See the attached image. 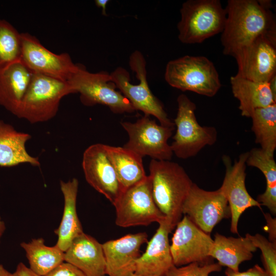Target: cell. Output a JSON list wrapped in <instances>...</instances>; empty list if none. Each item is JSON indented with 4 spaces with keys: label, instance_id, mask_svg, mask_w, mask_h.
<instances>
[{
    "label": "cell",
    "instance_id": "1",
    "mask_svg": "<svg viewBox=\"0 0 276 276\" xmlns=\"http://www.w3.org/2000/svg\"><path fill=\"white\" fill-rule=\"evenodd\" d=\"M221 32L223 53L235 58L260 35L276 30L270 10L256 0H228Z\"/></svg>",
    "mask_w": 276,
    "mask_h": 276
},
{
    "label": "cell",
    "instance_id": "2",
    "mask_svg": "<svg viewBox=\"0 0 276 276\" xmlns=\"http://www.w3.org/2000/svg\"><path fill=\"white\" fill-rule=\"evenodd\" d=\"M149 177L154 202L172 231L182 216V209L193 182L178 164L151 159Z\"/></svg>",
    "mask_w": 276,
    "mask_h": 276
},
{
    "label": "cell",
    "instance_id": "3",
    "mask_svg": "<svg viewBox=\"0 0 276 276\" xmlns=\"http://www.w3.org/2000/svg\"><path fill=\"white\" fill-rule=\"evenodd\" d=\"M129 65L139 80L137 84L130 82L129 73L123 67H118L110 75L119 91L130 102L135 110L142 111L145 116H154L163 126L174 127L160 101L151 92L147 81L146 61L139 51L130 55Z\"/></svg>",
    "mask_w": 276,
    "mask_h": 276
},
{
    "label": "cell",
    "instance_id": "4",
    "mask_svg": "<svg viewBox=\"0 0 276 276\" xmlns=\"http://www.w3.org/2000/svg\"><path fill=\"white\" fill-rule=\"evenodd\" d=\"M165 79L171 86L212 97L221 87L213 63L202 56L186 55L170 60L166 67Z\"/></svg>",
    "mask_w": 276,
    "mask_h": 276
},
{
    "label": "cell",
    "instance_id": "5",
    "mask_svg": "<svg viewBox=\"0 0 276 276\" xmlns=\"http://www.w3.org/2000/svg\"><path fill=\"white\" fill-rule=\"evenodd\" d=\"M179 40L185 44L200 43L221 33L226 13L219 0H188L180 10Z\"/></svg>",
    "mask_w": 276,
    "mask_h": 276
},
{
    "label": "cell",
    "instance_id": "6",
    "mask_svg": "<svg viewBox=\"0 0 276 276\" xmlns=\"http://www.w3.org/2000/svg\"><path fill=\"white\" fill-rule=\"evenodd\" d=\"M71 94L68 82L33 73L16 117L32 124L48 121L56 115L62 98Z\"/></svg>",
    "mask_w": 276,
    "mask_h": 276
},
{
    "label": "cell",
    "instance_id": "7",
    "mask_svg": "<svg viewBox=\"0 0 276 276\" xmlns=\"http://www.w3.org/2000/svg\"><path fill=\"white\" fill-rule=\"evenodd\" d=\"M178 111L174 120L176 131L170 145L178 158L187 159L196 155L204 147L212 146L217 140V130L213 126H202L198 122L196 104L186 95L177 97Z\"/></svg>",
    "mask_w": 276,
    "mask_h": 276
},
{
    "label": "cell",
    "instance_id": "8",
    "mask_svg": "<svg viewBox=\"0 0 276 276\" xmlns=\"http://www.w3.org/2000/svg\"><path fill=\"white\" fill-rule=\"evenodd\" d=\"M73 94L79 93L81 103L90 106H106L114 113H132L135 111L129 100L116 90L110 74L105 71L91 73L80 64L77 73L68 82Z\"/></svg>",
    "mask_w": 276,
    "mask_h": 276
},
{
    "label": "cell",
    "instance_id": "9",
    "mask_svg": "<svg viewBox=\"0 0 276 276\" xmlns=\"http://www.w3.org/2000/svg\"><path fill=\"white\" fill-rule=\"evenodd\" d=\"M113 205L116 209L115 222L120 227L147 226L153 222L159 224L165 221L164 215L153 200L148 175L124 189Z\"/></svg>",
    "mask_w": 276,
    "mask_h": 276
},
{
    "label": "cell",
    "instance_id": "10",
    "mask_svg": "<svg viewBox=\"0 0 276 276\" xmlns=\"http://www.w3.org/2000/svg\"><path fill=\"white\" fill-rule=\"evenodd\" d=\"M121 124L129 137L123 147L142 158L149 156L152 159L171 160L173 153L168 141L174 127L158 125L145 115L134 123L122 122Z\"/></svg>",
    "mask_w": 276,
    "mask_h": 276
},
{
    "label": "cell",
    "instance_id": "11",
    "mask_svg": "<svg viewBox=\"0 0 276 276\" xmlns=\"http://www.w3.org/2000/svg\"><path fill=\"white\" fill-rule=\"evenodd\" d=\"M21 62L33 73L68 82L80 64L75 63L70 55L57 54L44 47L34 36L21 33Z\"/></svg>",
    "mask_w": 276,
    "mask_h": 276
},
{
    "label": "cell",
    "instance_id": "12",
    "mask_svg": "<svg viewBox=\"0 0 276 276\" xmlns=\"http://www.w3.org/2000/svg\"><path fill=\"white\" fill-rule=\"evenodd\" d=\"M236 75L256 82H268L276 75V30L257 38L235 58Z\"/></svg>",
    "mask_w": 276,
    "mask_h": 276
},
{
    "label": "cell",
    "instance_id": "13",
    "mask_svg": "<svg viewBox=\"0 0 276 276\" xmlns=\"http://www.w3.org/2000/svg\"><path fill=\"white\" fill-rule=\"evenodd\" d=\"M213 241L210 234L184 215L175 226L170 244L174 265L180 267L192 263H210Z\"/></svg>",
    "mask_w": 276,
    "mask_h": 276
},
{
    "label": "cell",
    "instance_id": "14",
    "mask_svg": "<svg viewBox=\"0 0 276 276\" xmlns=\"http://www.w3.org/2000/svg\"><path fill=\"white\" fill-rule=\"evenodd\" d=\"M182 212L209 234L222 219L231 217L227 201L220 189L206 191L194 183L183 203Z\"/></svg>",
    "mask_w": 276,
    "mask_h": 276
},
{
    "label": "cell",
    "instance_id": "15",
    "mask_svg": "<svg viewBox=\"0 0 276 276\" xmlns=\"http://www.w3.org/2000/svg\"><path fill=\"white\" fill-rule=\"evenodd\" d=\"M248 154V152L241 154L233 165L229 156L222 157L225 173L219 189L228 202L231 217L230 229L233 234H238L239 220L246 210L253 206L262 209L260 203L249 195L246 188V162Z\"/></svg>",
    "mask_w": 276,
    "mask_h": 276
},
{
    "label": "cell",
    "instance_id": "16",
    "mask_svg": "<svg viewBox=\"0 0 276 276\" xmlns=\"http://www.w3.org/2000/svg\"><path fill=\"white\" fill-rule=\"evenodd\" d=\"M82 166L87 183L113 204L124 189L107 155L104 144H93L86 149Z\"/></svg>",
    "mask_w": 276,
    "mask_h": 276
},
{
    "label": "cell",
    "instance_id": "17",
    "mask_svg": "<svg viewBox=\"0 0 276 276\" xmlns=\"http://www.w3.org/2000/svg\"><path fill=\"white\" fill-rule=\"evenodd\" d=\"M148 242L146 232L126 235L102 244L108 276H128L134 272L140 248Z\"/></svg>",
    "mask_w": 276,
    "mask_h": 276
},
{
    "label": "cell",
    "instance_id": "18",
    "mask_svg": "<svg viewBox=\"0 0 276 276\" xmlns=\"http://www.w3.org/2000/svg\"><path fill=\"white\" fill-rule=\"evenodd\" d=\"M172 231L163 222L147 243L145 251L136 260L134 273L139 276H165L174 266L169 234Z\"/></svg>",
    "mask_w": 276,
    "mask_h": 276
},
{
    "label": "cell",
    "instance_id": "19",
    "mask_svg": "<svg viewBox=\"0 0 276 276\" xmlns=\"http://www.w3.org/2000/svg\"><path fill=\"white\" fill-rule=\"evenodd\" d=\"M64 261L74 265L85 276H106L102 245L93 237L81 234L64 252Z\"/></svg>",
    "mask_w": 276,
    "mask_h": 276
},
{
    "label": "cell",
    "instance_id": "20",
    "mask_svg": "<svg viewBox=\"0 0 276 276\" xmlns=\"http://www.w3.org/2000/svg\"><path fill=\"white\" fill-rule=\"evenodd\" d=\"M33 75L22 62L0 72V105L16 116Z\"/></svg>",
    "mask_w": 276,
    "mask_h": 276
},
{
    "label": "cell",
    "instance_id": "21",
    "mask_svg": "<svg viewBox=\"0 0 276 276\" xmlns=\"http://www.w3.org/2000/svg\"><path fill=\"white\" fill-rule=\"evenodd\" d=\"M78 185V180L75 178L67 182L60 181V189L64 198V209L61 222L54 233L58 236L55 245L63 252L77 237L84 233L77 213Z\"/></svg>",
    "mask_w": 276,
    "mask_h": 276
},
{
    "label": "cell",
    "instance_id": "22",
    "mask_svg": "<svg viewBox=\"0 0 276 276\" xmlns=\"http://www.w3.org/2000/svg\"><path fill=\"white\" fill-rule=\"evenodd\" d=\"M213 241L210 257L216 259L221 266H226L235 271H239L241 263L251 260L252 252L257 249L248 233L244 237L238 238L227 237L216 233Z\"/></svg>",
    "mask_w": 276,
    "mask_h": 276
},
{
    "label": "cell",
    "instance_id": "23",
    "mask_svg": "<svg viewBox=\"0 0 276 276\" xmlns=\"http://www.w3.org/2000/svg\"><path fill=\"white\" fill-rule=\"evenodd\" d=\"M230 82L243 117L250 118L256 109L276 103L268 82L254 81L236 75L231 77Z\"/></svg>",
    "mask_w": 276,
    "mask_h": 276
},
{
    "label": "cell",
    "instance_id": "24",
    "mask_svg": "<svg viewBox=\"0 0 276 276\" xmlns=\"http://www.w3.org/2000/svg\"><path fill=\"white\" fill-rule=\"evenodd\" d=\"M31 138L27 133L17 131L11 125L0 120V166L10 167L22 163L39 167L37 157L27 152L26 143Z\"/></svg>",
    "mask_w": 276,
    "mask_h": 276
},
{
    "label": "cell",
    "instance_id": "25",
    "mask_svg": "<svg viewBox=\"0 0 276 276\" xmlns=\"http://www.w3.org/2000/svg\"><path fill=\"white\" fill-rule=\"evenodd\" d=\"M107 155L123 189L145 178L143 158L123 147L105 145Z\"/></svg>",
    "mask_w": 276,
    "mask_h": 276
},
{
    "label": "cell",
    "instance_id": "26",
    "mask_svg": "<svg viewBox=\"0 0 276 276\" xmlns=\"http://www.w3.org/2000/svg\"><path fill=\"white\" fill-rule=\"evenodd\" d=\"M20 246L26 252L29 268L40 276H45L64 262V252L55 245H45L42 238L22 242Z\"/></svg>",
    "mask_w": 276,
    "mask_h": 276
},
{
    "label": "cell",
    "instance_id": "27",
    "mask_svg": "<svg viewBox=\"0 0 276 276\" xmlns=\"http://www.w3.org/2000/svg\"><path fill=\"white\" fill-rule=\"evenodd\" d=\"M250 118L255 142L268 154L274 156L276 149V103L256 109Z\"/></svg>",
    "mask_w": 276,
    "mask_h": 276
},
{
    "label": "cell",
    "instance_id": "28",
    "mask_svg": "<svg viewBox=\"0 0 276 276\" xmlns=\"http://www.w3.org/2000/svg\"><path fill=\"white\" fill-rule=\"evenodd\" d=\"M21 33L9 22L0 17V72L21 62Z\"/></svg>",
    "mask_w": 276,
    "mask_h": 276
},
{
    "label": "cell",
    "instance_id": "29",
    "mask_svg": "<svg viewBox=\"0 0 276 276\" xmlns=\"http://www.w3.org/2000/svg\"><path fill=\"white\" fill-rule=\"evenodd\" d=\"M246 165L259 169L264 175L266 188L276 187V163L274 156L268 154L260 148L248 152Z\"/></svg>",
    "mask_w": 276,
    "mask_h": 276
},
{
    "label": "cell",
    "instance_id": "30",
    "mask_svg": "<svg viewBox=\"0 0 276 276\" xmlns=\"http://www.w3.org/2000/svg\"><path fill=\"white\" fill-rule=\"evenodd\" d=\"M248 236L262 253V261L264 270L268 276H276V244L270 242L260 234Z\"/></svg>",
    "mask_w": 276,
    "mask_h": 276
},
{
    "label": "cell",
    "instance_id": "31",
    "mask_svg": "<svg viewBox=\"0 0 276 276\" xmlns=\"http://www.w3.org/2000/svg\"><path fill=\"white\" fill-rule=\"evenodd\" d=\"M221 269L218 263H192L180 267L174 266L165 276H209L211 273L220 271Z\"/></svg>",
    "mask_w": 276,
    "mask_h": 276
},
{
    "label": "cell",
    "instance_id": "32",
    "mask_svg": "<svg viewBox=\"0 0 276 276\" xmlns=\"http://www.w3.org/2000/svg\"><path fill=\"white\" fill-rule=\"evenodd\" d=\"M256 200L261 205L266 206L272 215H275L276 187L266 188L264 193L258 196Z\"/></svg>",
    "mask_w": 276,
    "mask_h": 276
},
{
    "label": "cell",
    "instance_id": "33",
    "mask_svg": "<svg viewBox=\"0 0 276 276\" xmlns=\"http://www.w3.org/2000/svg\"><path fill=\"white\" fill-rule=\"evenodd\" d=\"M45 276H85L79 269L67 262H63Z\"/></svg>",
    "mask_w": 276,
    "mask_h": 276
},
{
    "label": "cell",
    "instance_id": "34",
    "mask_svg": "<svg viewBox=\"0 0 276 276\" xmlns=\"http://www.w3.org/2000/svg\"><path fill=\"white\" fill-rule=\"evenodd\" d=\"M225 274L226 276H268L265 270L258 264L243 272L235 271L227 268Z\"/></svg>",
    "mask_w": 276,
    "mask_h": 276
},
{
    "label": "cell",
    "instance_id": "35",
    "mask_svg": "<svg viewBox=\"0 0 276 276\" xmlns=\"http://www.w3.org/2000/svg\"><path fill=\"white\" fill-rule=\"evenodd\" d=\"M266 225L264 229L269 235V240L276 244V219L273 218L269 213H264Z\"/></svg>",
    "mask_w": 276,
    "mask_h": 276
},
{
    "label": "cell",
    "instance_id": "36",
    "mask_svg": "<svg viewBox=\"0 0 276 276\" xmlns=\"http://www.w3.org/2000/svg\"><path fill=\"white\" fill-rule=\"evenodd\" d=\"M13 274L14 276H40L22 262L17 265L16 270Z\"/></svg>",
    "mask_w": 276,
    "mask_h": 276
},
{
    "label": "cell",
    "instance_id": "37",
    "mask_svg": "<svg viewBox=\"0 0 276 276\" xmlns=\"http://www.w3.org/2000/svg\"><path fill=\"white\" fill-rule=\"evenodd\" d=\"M109 2L108 0H96L95 1L96 6L102 9V13L106 15V6Z\"/></svg>",
    "mask_w": 276,
    "mask_h": 276
},
{
    "label": "cell",
    "instance_id": "38",
    "mask_svg": "<svg viewBox=\"0 0 276 276\" xmlns=\"http://www.w3.org/2000/svg\"><path fill=\"white\" fill-rule=\"evenodd\" d=\"M268 83L273 97L276 100V75H274Z\"/></svg>",
    "mask_w": 276,
    "mask_h": 276
},
{
    "label": "cell",
    "instance_id": "39",
    "mask_svg": "<svg viewBox=\"0 0 276 276\" xmlns=\"http://www.w3.org/2000/svg\"><path fill=\"white\" fill-rule=\"evenodd\" d=\"M0 276H14L13 273L9 272L0 264Z\"/></svg>",
    "mask_w": 276,
    "mask_h": 276
},
{
    "label": "cell",
    "instance_id": "40",
    "mask_svg": "<svg viewBox=\"0 0 276 276\" xmlns=\"http://www.w3.org/2000/svg\"><path fill=\"white\" fill-rule=\"evenodd\" d=\"M6 230V225L4 221L2 219L0 216V242L2 237L3 236Z\"/></svg>",
    "mask_w": 276,
    "mask_h": 276
},
{
    "label": "cell",
    "instance_id": "41",
    "mask_svg": "<svg viewBox=\"0 0 276 276\" xmlns=\"http://www.w3.org/2000/svg\"><path fill=\"white\" fill-rule=\"evenodd\" d=\"M128 276H139V275H138L135 274L134 273H133L130 274V275H128Z\"/></svg>",
    "mask_w": 276,
    "mask_h": 276
}]
</instances>
